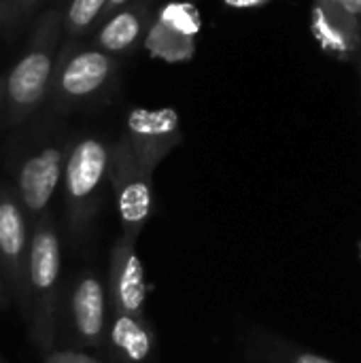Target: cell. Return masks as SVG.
<instances>
[{
    "label": "cell",
    "instance_id": "44dd1931",
    "mask_svg": "<svg viewBox=\"0 0 361 363\" xmlns=\"http://www.w3.org/2000/svg\"><path fill=\"white\" fill-rule=\"evenodd\" d=\"M360 257H361V240H360Z\"/></svg>",
    "mask_w": 361,
    "mask_h": 363
},
{
    "label": "cell",
    "instance_id": "5bb4252c",
    "mask_svg": "<svg viewBox=\"0 0 361 363\" xmlns=\"http://www.w3.org/2000/svg\"><path fill=\"white\" fill-rule=\"evenodd\" d=\"M104 345L117 363H151L157 349V336L145 317L111 313Z\"/></svg>",
    "mask_w": 361,
    "mask_h": 363
},
{
    "label": "cell",
    "instance_id": "277c9868",
    "mask_svg": "<svg viewBox=\"0 0 361 363\" xmlns=\"http://www.w3.org/2000/svg\"><path fill=\"white\" fill-rule=\"evenodd\" d=\"M109 185L115 196L121 238L136 245L153 213V179L143 172L126 134L109 145Z\"/></svg>",
    "mask_w": 361,
    "mask_h": 363
},
{
    "label": "cell",
    "instance_id": "7c38bea8",
    "mask_svg": "<svg viewBox=\"0 0 361 363\" xmlns=\"http://www.w3.org/2000/svg\"><path fill=\"white\" fill-rule=\"evenodd\" d=\"M151 21V4L130 0L121 11L113 13L111 17L98 23L91 36V47L111 57L130 55L136 47L143 45Z\"/></svg>",
    "mask_w": 361,
    "mask_h": 363
},
{
    "label": "cell",
    "instance_id": "8992f818",
    "mask_svg": "<svg viewBox=\"0 0 361 363\" xmlns=\"http://www.w3.org/2000/svg\"><path fill=\"white\" fill-rule=\"evenodd\" d=\"M126 138L143 172L153 179L164 157L183 140L179 113L174 108H132L126 119Z\"/></svg>",
    "mask_w": 361,
    "mask_h": 363
},
{
    "label": "cell",
    "instance_id": "8fae6325",
    "mask_svg": "<svg viewBox=\"0 0 361 363\" xmlns=\"http://www.w3.org/2000/svg\"><path fill=\"white\" fill-rule=\"evenodd\" d=\"M28 251L30 234L26 213L11 191L0 189V264L13 291L21 300L26 298Z\"/></svg>",
    "mask_w": 361,
    "mask_h": 363
},
{
    "label": "cell",
    "instance_id": "7a4b0ae2",
    "mask_svg": "<svg viewBox=\"0 0 361 363\" xmlns=\"http://www.w3.org/2000/svg\"><path fill=\"white\" fill-rule=\"evenodd\" d=\"M60 281H62V251L53 221L43 217L32 225L26 298L30 308V336L43 353H51L57 323H60Z\"/></svg>",
    "mask_w": 361,
    "mask_h": 363
},
{
    "label": "cell",
    "instance_id": "ffe728a7",
    "mask_svg": "<svg viewBox=\"0 0 361 363\" xmlns=\"http://www.w3.org/2000/svg\"><path fill=\"white\" fill-rule=\"evenodd\" d=\"M0 304H4V291H2V283H0Z\"/></svg>",
    "mask_w": 361,
    "mask_h": 363
},
{
    "label": "cell",
    "instance_id": "ac0fdd59",
    "mask_svg": "<svg viewBox=\"0 0 361 363\" xmlns=\"http://www.w3.org/2000/svg\"><path fill=\"white\" fill-rule=\"evenodd\" d=\"M45 363H102L94 357H87L85 353L77 351H53L45 357Z\"/></svg>",
    "mask_w": 361,
    "mask_h": 363
},
{
    "label": "cell",
    "instance_id": "30bf717a",
    "mask_svg": "<svg viewBox=\"0 0 361 363\" xmlns=\"http://www.w3.org/2000/svg\"><path fill=\"white\" fill-rule=\"evenodd\" d=\"M147 294L145 266L136 253V245L119 236L109 257V311L145 317Z\"/></svg>",
    "mask_w": 361,
    "mask_h": 363
},
{
    "label": "cell",
    "instance_id": "d6986e66",
    "mask_svg": "<svg viewBox=\"0 0 361 363\" xmlns=\"http://www.w3.org/2000/svg\"><path fill=\"white\" fill-rule=\"evenodd\" d=\"M223 6L232 9V11H255V9H264L268 6V0H251V2H243V0H226Z\"/></svg>",
    "mask_w": 361,
    "mask_h": 363
},
{
    "label": "cell",
    "instance_id": "5b68a950",
    "mask_svg": "<svg viewBox=\"0 0 361 363\" xmlns=\"http://www.w3.org/2000/svg\"><path fill=\"white\" fill-rule=\"evenodd\" d=\"M117 68V57H111L91 45H62L49 94L62 106L83 104L111 85Z\"/></svg>",
    "mask_w": 361,
    "mask_h": 363
},
{
    "label": "cell",
    "instance_id": "9a60e30c",
    "mask_svg": "<svg viewBox=\"0 0 361 363\" xmlns=\"http://www.w3.org/2000/svg\"><path fill=\"white\" fill-rule=\"evenodd\" d=\"M249 359L255 363H338L309 349H302L272 332L251 330L243 338Z\"/></svg>",
    "mask_w": 361,
    "mask_h": 363
},
{
    "label": "cell",
    "instance_id": "2e32d148",
    "mask_svg": "<svg viewBox=\"0 0 361 363\" xmlns=\"http://www.w3.org/2000/svg\"><path fill=\"white\" fill-rule=\"evenodd\" d=\"M106 0H72L62 4V45H77L100 23Z\"/></svg>",
    "mask_w": 361,
    "mask_h": 363
},
{
    "label": "cell",
    "instance_id": "3957f363",
    "mask_svg": "<svg viewBox=\"0 0 361 363\" xmlns=\"http://www.w3.org/2000/svg\"><path fill=\"white\" fill-rule=\"evenodd\" d=\"M109 145L100 136H83L68 149L62 185L68 223L74 230H83L100 208L109 183Z\"/></svg>",
    "mask_w": 361,
    "mask_h": 363
},
{
    "label": "cell",
    "instance_id": "6da1fadb",
    "mask_svg": "<svg viewBox=\"0 0 361 363\" xmlns=\"http://www.w3.org/2000/svg\"><path fill=\"white\" fill-rule=\"evenodd\" d=\"M62 43V6L40 11L23 55L2 81L11 123L28 119L49 96Z\"/></svg>",
    "mask_w": 361,
    "mask_h": 363
},
{
    "label": "cell",
    "instance_id": "9c48e42d",
    "mask_svg": "<svg viewBox=\"0 0 361 363\" xmlns=\"http://www.w3.org/2000/svg\"><path fill=\"white\" fill-rule=\"evenodd\" d=\"M109 315V296L102 279L94 270H83L68 296V321L74 345L85 349L102 347Z\"/></svg>",
    "mask_w": 361,
    "mask_h": 363
},
{
    "label": "cell",
    "instance_id": "4fadbf2b",
    "mask_svg": "<svg viewBox=\"0 0 361 363\" xmlns=\"http://www.w3.org/2000/svg\"><path fill=\"white\" fill-rule=\"evenodd\" d=\"M311 32L321 51L336 60L347 62L361 51V19L347 15L336 0L313 4Z\"/></svg>",
    "mask_w": 361,
    "mask_h": 363
},
{
    "label": "cell",
    "instance_id": "52a82bcc",
    "mask_svg": "<svg viewBox=\"0 0 361 363\" xmlns=\"http://www.w3.org/2000/svg\"><path fill=\"white\" fill-rule=\"evenodd\" d=\"M202 30V15L196 4L172 2L155 11L143 40L151 57L168 64L189 62L196 53V36Z\"/></svg>",
    "mask_w": 361,
    "mask_h": 363
},
{
    "label": "cell",
    "instance_id": "e0dca14e",
    "mask_svg": "<svg viewBox=\"0 0 361 363\" xmlns=\"http://www.w3.org/2000/svg\"><path fill=\"white\" fill-rule=\"evenodd\" d=\"M43 0H0V36H15L40 15Z\"/></svg>",
    "mask_w": 361,
    "mask_h": 363
},
{
    "label": "cell",
    "instance_id": "ba28073f",
    "mask_svg": "<svg viewBox=\"0 0 361 363\" xmlns=\"http://www.w3.org/2000/svg\"><path fill=\"white\" fill-rule=\"evenodd\" d=\"M68 149L70 145L66 143L40 147L30 153L17 170V200L32 225L47 217L49 202L62 183Z\"/></svg>",
    "mask_w": 361,
    "mask_h": 363
}]
</instances>
